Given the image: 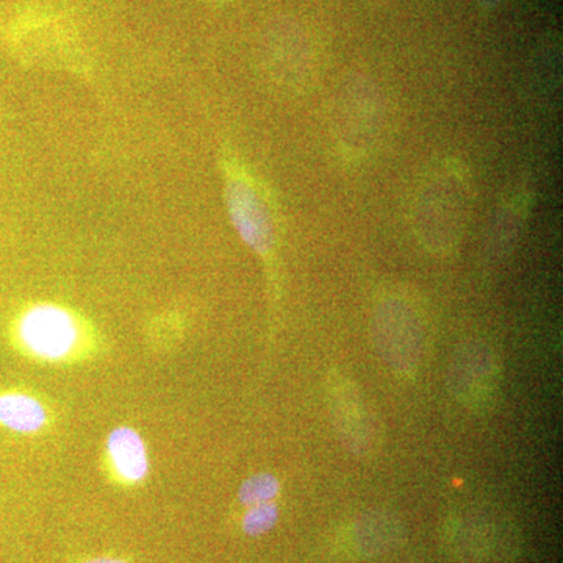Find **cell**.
Here are the masks:
<instances>
[{
  "instance_id": "obj_11",
  "label": "cell",
  "mask_w": 563,
  "mask_h": 563,
  "mask_svg": "<svg viewBox=\"0 0 563 563\" xmlns=\"http://www.w3.org/2000/svg\"><path fill=\"white\" fill-rule=\"evenodd\" d=\"M279 492L280 484L277 477L269 473H261L244 481L240 487L239 499L243 506L252 507L257 504L273 503Z\"/></svg>"
},
{
  "instance_id": "obj_15",
  "label": "cell",
  "mask_w": 563,
  "mask_h": 563,
  "mask_svg": "<svg viewBox=\"0 0 563 563\" xmlns=\"http://www.w3.org/2000/svg\"><path fill=\"white\" fill-rule=\"evenodd\" d=\"M209 2H217V3H220V2H225V0H209Z\"/></svg>"
},
{
  "instance_id": "obj_12",
  "label": "cell",
  "mask_w": 563,
  "mask_h": 563,
  "mask_svg": "<svg viewBox=\"0 0 563 563\" xmlns=\"http://www.w3.org/2000/svg\"><path fill=\"white\" fill-rule=\"evenodd\" d=\"M277 520H279V507L276 504H257V506L247 507L243 518V531L251 537H261L272 531Z\"/></svg>"
},
{
  "instance_id": "obj_2",
  "label": "cell",
  "mask_w": 563,
  "mask_h": 563,
  "mask_svg": "<svg viewBox=\"0 0 563 563\" xmlns=\"http://www.w3.org/2000/svg\"><path fill=\"white\" fill-rule=\"evenodd\" d=\"M79 320L55 303H35L18 317L13 340L18 350L36 361L65 362L81 347Z\"/></svg>"
},
{
  "instance_id": "obj_9",
  "label": "cell",
  "mask_w": 563,
  "mask_h": 563,
  "mask_svg": "<svg viewBox=\"0 0 563 563\" xmlns=\"http://www.w3.org/2000/svg\"><path fill=\"white\" fill-rule=\"evenodd\" d=\"M451 374L454 390L462 399H479L495 380V362L487 350L468 347L459 352Z\"/></svg>"
},
{
  "instance_id": "obj_8",
  "label": "cell",
  "mask_w": 563,
  "mask_h": 563,
  "mask_svg": "<svg viewBox=\"0 0 563 563\" xmlns=\"http://www.w3.org/2000/svg\"><path fill=\"white\" fill-rule=\"evenodd\" d=\"M111 470L122 484L143 483L150 474V453L141 433L131 426H120L107 437Z\"/></svg>"
},
{
  "instance_id": "obj_4",
  "label": "cell",
  "mask_w": 563,
  "mask_h": 563,
  "mask_svg": "<svg viewBox=\"0 0 563 563\" xmlns=\"http://www.w3.org/2000/svg\"><path fill=\"white\" fill-rule=\"evenodd\" d=\"M329 396L333 422L347 450L358 455L372 453L379 439V429L361 393L350 380L333 377Z\"/></svg>"
},
{
  "instance_id": "obj_1",
  "label": "cell",
  "mask_w": 563,
  "mask_h": 563,
  "mask_svg": "<svg viewBox=\"0 0 563 563\" xmlns=\"http://www.w3.org/2000/svg\"><path fill=\"white\" fill-rule=\"evenodd\" d=\"M472 198L466 177L443 166L422 180L415 201V225L431 247H450L461 239Z\"/></svg>"
},
{
  "instance_id": "obj_10",
  "label": "cell",
  "mask_w": 563,
  "mask_h": 563,
  "mask_svg": "<svg viewBox=\"0 0 563 563\" xmlns=\"http://www.w3.org/2000/svg\"><path fill=\"white\" fill-rule=\"evenodd\" d=\"M49 421L38 398L22 390L0 391V428L16 433H36Z\"/></svg>"
},
{
  "instance_id": "obj_14",
  "label": "cell",
  "mask_w": 563,
  "mask_h": 563,
  "mask_svg": "<svg viewBox=\"0 0 563 563\" xmlns=\"http://www.w3.org/2000/svg\"><path fill=\"white\" fill-rule=\"evenodd\" d=\"M499 2H501V0H479V3L484 9H495Z\"/></svg>"
},
{
  "instance_id": "obj_13",
  "label": "cell",
  "mask_w": 563,
  "mask_h": 563,
  "mask_svg": "<svg viewBox=\"0 0 563 563\" xmlns=\"http://www.w3.org/2000/svg\"><path fill=\"white\" fill-rule=\"evenodd\" d=\"M81 563H129V562L122 561V559H117V558H95V559H88V561H85Z\"/></svg>"
},
{
  "instance_id": "obj_6",
  "label": "cell",
  "mask_w": 563,
  "mask_h": 563,
  "mask_svg": "<svg viewBox=\"0 0 563 563\" xmlns=\"http://www.w3.org/2000/svg\"><path fill=\"white\" fill-rule=\"evenodd\" d=\"M269 57L287 84L306 87L312 79L313 52L309 36L295 22H279L268 36Z\"/></svg>"
},
{
  "instance_id": "obj_3",
  "label": "cell",
  "mask_w": 563,
  "mask_h": 563,
  "mask_svg": "<svg viewBox=\"0 0 563 563\" xmlns=\"http://www.w3.org/2000/svg\"><path fill=\"white\" fill-rule=\"evenodd\" d=\"M373 335L379 354L395 372H417L424 335L420 317L409 302L401 298L384 299L374 312Z\"/></svg>"
},
{
  "instance_id": "obj_5",
  "label": "cell",
  "mask_w": 563,
  "mask_h": 563,
  "mask_svg": "<svg viewBox=\"0 0 563 563\" xmlns=\"http://www.w3.org/2000/svg\"><path fill=\"white\" fill-rule=\"evenodd\" d=\"M229 214L240 236L252 250L266 254L274 244V228L268 207L246 180L232 179L225 187Z\"/></svg>"
},
{
  "instance_id": "obj_7",
  "label": "cell",
  "mask_w": 563,
  "mask_h": 563,
  "mask_svg": "<svg viewBox=\"0 0 563 563\" xmlns=\"http://www.w3.org/2000/svg\"><path fill=\"white\" fill-rule=\"evenodd\" d=\"M339 129L347 146L366 147L380 131L383 106L372 88H346L339 106Z\"/></svg>"
}]
</instances>
